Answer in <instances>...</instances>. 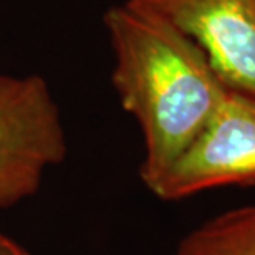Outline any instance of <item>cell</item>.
Returning <instances> with one entry per match:
<instances>
[{"label":"cell","instance_id":"277c9868","mask_svg":"<svg viewBox=\"0 0 255 255\" xmlns=\"http://www.w3.org/2000/svg\"><path fill=\"white\" fill-rule=\"evenodd\" d=\"M204 50L227 90L255 100V0H128Z\"/></svg>","mask_w":255,"mask_h":255},{"label":"cell","instance_id":"7a4b0ae2","mask_svg":"<svg viewBox=\"0 0 255 255\" xmlns=\"http://www.w3.org/2000/svg\"><path fill=\"white\" fill-rule=\"evenodd\" d=\"M68 151L60 108L42 76L0 75V211L32 197Z\"/></svg>","mask_w":255,"mask_h":255},{"label":"cell","instance_id":"8992f818","mask_svg":"<svg viewBox=\"0 0 255 255\" xmlns=\"http://www.w3.org/2000/svg\"><path fill=\"white\" fill-rule=\"evenodd\" d=\"M0 255H30V254L17 241H13L12 237L0 232Z\"/></svg>","mask_w":255,"mask_h":255},{"label":"cell","instance_id":"5b68a950","mask_svg":"<svg viewBox=\"0 0 255 255\" xmlns=\"http://www.w3.org/2000/svg\"><path fill=\"white\" fill-rule=\"evenodd\" d=\"M176 255H255V204L202 224L181 242Z\"/></svg>","mask_w":255,"mask_h":255},{"label":"cell","instance_id":"6da1fadb","mask_svg":"<svg viewBox=\"0 0 255 255\" xmlns=\"http://www.w3.org/2000/svg\"><path fill=\"white\" fill-rule=\"evenodd\" d=\"M105 27L113 86L144 139L139 176L152 189L211 121L227 86L204 50L179 28L131 2L111 7Z\"/></svg>","mask_w":255,"mask_h":255},{"label":"cell","instance_id":"3957f363","mask_svg":"<svg viewBox=\"0 0 255 255\" xmlns=\"http://www.w3.org/2000/svg\"><path fill=\"white\" fill-rule=\"evenodd\" d=\"M234 184H255V100L229 90L204 131L151 192L177 201Z\"/></svg>","mask_w":255,"mask_h":255}]
</instances>
